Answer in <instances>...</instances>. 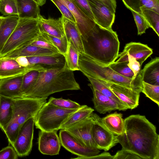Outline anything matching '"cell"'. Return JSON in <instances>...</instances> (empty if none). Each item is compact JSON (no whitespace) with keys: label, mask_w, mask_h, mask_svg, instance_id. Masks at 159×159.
I'll list each match as a JSON object with an SVG mask.
<instances>
[{"label":"cell","mask_w":159,"mask_h":159,"mask_svg":"<svg viewBox=\"0 0 159 159\" xmlns=\"http://www.w3.org/2000/svg\"><path fill=\"white\" fill-rule=\"evenodd\" d=\"M110 10L113 13H115L116 7V0H101Z\"/></svg>","instance_id":"cell-47"},{"label":"cell","mask_w":159,"mask_h":159,"mask_svg":"<svg viewBox=\"0 0 159 159\" xmlns=\"http://www.w3.org/2000/svg\"><path fill=\"white\" fill-rule=\"evenodd\" d=\"M38 24L40 33H45L59 38L65 36L62 15L58 19H46L40 15L38 18Z\"/></svg>","instance_id":"cell-20"},{"label":"cell","mask_w":159,"mask_h":159,"mask_svg":"<svg viewBox=\"0 0 159 159\" xmlns=\"http://www.w3.org/2000/svg\"><path fill=\"white\" fill-rule=\"evenodd\" d=\"M95 23L104 28L112 29L115 15L101 0H87Z\"/></svg>","instance_id":"cell-13"},{"label":"cell","mask_w":159,"mask_h":159,"mask_svg":"<svg viewBox=\"0 0 159 159\" xmlns=\"http://www.w3.org/2000/svg\"><path fill=\"white\" fill-rule=\"evenodd\" d=\"M35 117L30 118L22 125L12 146L19 157L28 156L32 150Z\"/></svg>","instance_id":"cell-11"},{"label":"cell","mask_w":159,"mask_h":159,"mask_svg":"<svg viewBox=\"0 0 159 159\" xmlns=\"http://www.w3.org/2000/svg\"><path fill=\"white\" fill-rule=\"evenodd\" d=\"M73 71L66 65L62 68L39 71L37 82L32 88L21 97L47 98L53 93L67 90L80 89Z\"/></svg>","instance_id":"cell-2"},{"label":"cell","mask_w":159,"mask_h":159,"mask_svg":"<svg viewBox=\"0 0 159 159\" xmlns=\"http://www.w3.org/2000/svg\"><path fill=\"white\" fill-rule=\"evenodd\" d=\"M18 15L4 17L0 25V52L16 28L19 21Z\"/></svg>","instance_id":"cell-26"},{"label":"cell","mask_w":159,"mask_h":159,"mask_svg":"<svg viewBox=\"0 0 159 159\" xmlns=\"http://www.w3.org/2000/svg\"><path fill=\"white\" fill-rule=\"evenodd\" d=\"M93 120L92 135L96 148L107 151L118 143L116 135L108 130L100 117L93 112L90 116Z\"/></svg>","instance_id":"cell-8"},{"label":"cell","mask_w":159,"mask_h":159,"mask_svg":"<svg viewBox=\"0 0 159 159\" xmlns=\"http://www.w3.org/2000/svg\"><path fill=\"white\" fill-rule=\"evenodd\" d=\"M89 16L94 20V18L87 0H73Z\"/></svg>","instance_id":"cell-46"},{"label":"cell","mask_w":159,"mask_h":159,"mask_svg":"<svg viewBox=\"0 0 159 159\" xmlns=\"http://www.w3.org/2000/svg\"><path fill=\"white\" fill-rule=\"evenodd\" d=\"M78 64L80 70L84 74L104 81L125 86L139 92L143 90L141 73L134 79L121 75L109 66L101 65L84 52H79Z\"/></svg>","instance_id":"cell-4"},{"label":"cell","mask_w":159,"mask_h":159,"mask_svg":"<svg viewBox=\"0 0 159 159\" xmlns=\"http://www.w3.org/2000/svg\"><path fill=\"white\" fill-rule=\"evenodd\" d=\"M141 14L145 18L150 27L159 36V13L148 9L141 10Z\"/></svg>","instance_id":"cell-35"},{"label":"cell","mask_w":159,"mask_h":159,"mask_svg":"<svg viewBox=\"0 0 159 159\" xmlns=\"http://www.w3.org/2000/svg\"><path fill=\"white\" fill-rule=\"evenodd\" d=\"M93 120L90 116L66 129L85 146L97 148L92 135Z\"/></svg>","instance_id":"cell-15"},{"label":"cell","mask_w":159,"mask_h":159,"mask_svg":"<svg viewBox=\"0 0 159 159\" xmlns=\"http://www.w3.org/2000/svg\"><path fill=\"white\" fill-rule=\"evenodd\" d=\"M126 7L141 14V10L148 9L159 13V0H122Z\"/></svg>","instance_id":"cell-29"},{"label":"cell","mask_w":159,"mask_h":159,"mask_svg":"<svg viewBox=\"0 0 159 159\" xmlns=\"http://www.w3.org/2000/svg\"><path fill=\"white\" fill-rule=\"evenodd\" d=\"M1 96L0 95V101H1Z\"/></svg>","instance_id":"cell-51"},{"label":"cell","mask_w":159,"mask_h":159,"mask_svg":"<svg viewBox=\"0 0 159 159\" xmlns=\"http://www.w3.org/2000/svg\"><path fill=\"white\" fill-rule=\"evenodd\" d=\"M94 110L87 105L81 107L71 114L61 125L60 129H66L89 118Z\"/></svg>","instance_id":"cell-30"},{"label":"cell","mask_w":159,"mask_h":159,"mask_svg":"<svg viewBox=\"0 0 159 159\" xmlns=\"http://www.w3.org/2000/svg\"><path fill=\"white\" fill-rule=\"evenodd\" d=\"M83 42L84 53L101 65L108 66L118 57L120 42L112 29L96 24L91 35Z\"/></svg>","instance_id":"cell-3"},{"label":"cell","mask_w":159,"mask_h":159,"mask_svg":"<svg viewBox=\"0 0 159 159\" xmlns=\"http://www.w3.org/2000/svg\"><path fill=\"white\" fill-rule=\"evenodd\" d=\"M39 74V70H30L24 74L21 88L22 96L32 88L37 80Z\"/></svg>","instance_id":"cell-33"},{"label":"cell","mask_w":159,"mask_h":159,"mask_svg":"<svg viewBox=\"0 0 159 159\" xmlns=\"http://www.w3.org/2000/svg\"><path fill=\"white\" fill-rule=\"evenodd\" d=\"M57 131H46L40 130L39 134V150L44 155H54L59 154L61 143Z\"/></svg>","instance_id":"cell-16"},{"label":"cell","mask_w":159,"mask_h":159,"mask_svg":"<svg viewBox=\"0 0 159 159\" xmlns=\"http://www.w3.org/2000/svg\"><path fill=\"white\" fill-rule=\"evenodd\" d=\"M48 102L56 106L67 110L78 109L82 106L78 103L69 99L57 98L53 97L50 98Z\"/></svg>","instance_id":"cell-38"},{"label":"cell","mask_w":159,"mask_h":159,"mask_svg":"<svg viewBox=\"0 0 159 159\" xmlns=\"http://www.w3.org/2000/svg\"><path fill=\"white\" fill-rule=\"evenodd\" d=\"M47 99L24 97L12 98L13 115L4 132L10 145L13 146L21 126L28 120L36 116L46 102Z\"/></svg>","instance_id":"cell-5"},{"label":"cell","mask_w":159,"mask_h":159,"mask_svg":"<svg viewBox=\"0 0 159 159\" xmlns=\"http://www.w3.org/2000/svg\"><path fill=\"white\" fill-rule=\"evenodd\" d=\"M31 44L39 47L52 50L59 52L56 48L48 42L40 34Z\"/></svg>","instance_id":"cell-44"},{"label":"cell","mask_w":159,"mask_h":159,"mask_svg":"<svg viewBox=\"0 0 159 159\" xmlns=\"http://www.w3.org/2000/svg\"><path fill=\"white\" fill-rule=\"evenodd\" d=\"M122 116L121 113L116 112L101 118V120L108 130L116 135H120L125 130L124 120Z\"/></svg>","instance_id":"cell-25"},{"label":"cell","mask_w":159,"mask_h":159,"mask_svg":"<svg viewBox=\"0 0 159 159\" xmlns=\"http://www.w3.org/2000/svg\"><path fill=\"white\" fill-rule=\"evenodd\" d=\"M152 53V49L147 45L131 42L126 44L122 52L119 54V58L115 62L119 63L128 61V56H130L135 58L142 66L143 62Z\"/></svg>","instance_id":"cell-14"},{"label":"cell","mask_w":159,"mask_h":159,"mask_svg":"<svg viewBox=\"0 0 159 159\" xmlns=\"http://www.w3.org/2000/svg\"><path fill=\"white\" fill-rule=\"evenodd\" d=\"M79 52L70 41H68L66 52L64 55L68 69L73 71L80 70L78 64Z\"/></svg>","instance_id":"cell-32"},{"label":"cell","mask_w":159,"mask_h":159,"mask_svg":"<svg viewBox=\"0 0 159 159\" xmlns=\"http://www.w3.org/2000/svg\"><path fill=\"white\" fill-rule=\"evenodd\" d=\"M108 83L113 92L128 109H133L138 107L139 92L121 85Z\"/></svg>","instance_id":"cell-19"},{"label":"cell","mask_w":159,"mask_h":159,"mask_svg":"<svg viewBox=\"0 0 159 159\" xmlns=\"http://www.w3.org/2000/svg\"><path fill=\"white\" fill-rule=\"evenodd\" d=\"M130 11L137 27L138 34L141 35L145 33L146 30L150 27L149 25L142 14L132 10Z\"/></svg>","instance_id":"cell-40"},{"label":"cell","mask_w":159,"mask_h":159,"mask_svg":"<svg viewBox=\"0 0 159 159\" xmlns=\"http://www.w3.org/2000/svg\"><path fill=\"white\" fill-rule=\"evenodd\" d=\"M142 92L159 106V85H152L143 81Z\"/></svg>","instance_id":"cell-39"},{"label":"cell","mask_w":159,"mask_h":159,"mask_svg":"<svg viewBox=\"0 0 159 159\" xmlns=\"http://www.w3.org/2000/svg\"><path fill=\"white\" fill-rule=\"evenodd\" d=\"M57 6L65 18L76 23L75 18L68 7L58 0H51Z\"/></svg>","instance_id":"cell-41"},{"label":"cell","mask_w":159,"mask_h":159,"mask_svg":"<svg viewBox=\"0 0 159 159\" xmlns=\"http://www.w3.org/2000/svg\"><path fill=\"white\" fill-rule=\"evenodd\" d=\"M15 58H0V79L23 74L29 70Z\"/></svg>","instance_id":"cell-22"},{"label":"cell","mask_w":159,"mask_h":159,"mask_svg":"<svg viewBox=\"0 0 159 159\" xmlns=\"http://www.w3.org/2000/svg\"><path fill=\"white\" fill-rule=\"evenodd\" d=\"M141 75L143 82L159 85V57L151 59L141 69Z\"/></svg>","instance_id":"cell-24"},{"label":"cell","mask_w":159,"mask_h":159,"mask_svg":"<svg viewBox=\"0 0 159 159\" xmlns=\"http://www.w3.org/2000/svg\"><path fill=\"white\" fill-rule=\"evenodd\" d=\"M18 157L14 148L11 145L0 150V159H17Z\"/></svg>","instance_id":"cell-42"},{"label":"cell","mask_w":159,"mask_h":159,"mask_svg":"<svg viewBox=\"0 0 159 159\" xmlns=\"http://www.w3.org/2000/svg\"><path fill=\"white\" fill-rule=\"evenodd\" d=\"M89 159H113V156L107 152H104L102 153L90 157Z\"/></svg>","instance_id":"cell-48"},{"label":"cell","mask_w":159,"mask_h":159,"mask_svg":"<svg viewBox=\"0 0 159 159\" xmlns=\"http://www.w3.org/2000/svg\"><path fill=\"white\" fill-rule=\"evenodd\" d=\"M58 0L65 5L70 11L75 18L82 41H86L95 27L96 23L73 0Z\"/></svg>","instance_id":"cell-10"},{"label":"cell","mask_w":159,"mask_h":159,"mask_svg":"<svg viewBox=\"0 0 159 159\" xmlns=\"http://www.w3.org/2000/svg\"><path fill=\"white\" fill-rule=\"evenodd\" d=\"M65 35L67 42L70 40L79 52H84L81 34L76 23L63 16Z\"/></svg>","instance_id":"cell-23"},{"label":"cell","mask_w":159,"mask_h":159,"mask_svg":"<svg viewBox=\"0 0 159 159\" xmlns=\"http://www.w3.org/2000/svg\"><path fill=\"white\" fill-rule=\"evenodd\" d=\"M57 53L60 52L30 44L15 50L3 56L0 58L16 59L20 57L38 56L52 54Z\"/></svg>","instance_id":"cell-21"},{"label":"cell","mask_w":159,"mask_h":159,"mask_svg":"<svg viewBox=\"0 0 159 159\" xmlns=\"http://www.w3.org/2000/svg\"><path fill=\"white\" fill-rule=\"evenodd\" d=\"M19 18L16 28L0 52V58L31 44L40 34L38 18Z\"/></svg>","instance_id":"cell-6"},{"label":"cell","mask_w":159,"mask_h":159,"mask_svg":"<svg viewBox=\"0 0 159 159\" xmlns=\"http://www.w3.org/2000/svg\"><path fill=\"white\" fill-rule=\"evenodd\" d=\"M128 63L129 61H127L117 63L115 61L108 66L112 70L121 75L129 78H134L141 72L135 76L133 71L129 67L128 65Z\"/></svg>","instance_id":"cell-36"},{"label":"cell","mask_w":159,"mask_h":159,"mask_svg":"<svg viewBox=\"0 0 159 159\" xmlns=\"http://www.w3.org/2000/svg\"><path fill=\"white\" fill-rule=\"evenodd\" d=\"M20 18L38 19L40 15L39 5L34 0H15Z\"/></svg>","instance_id":"cell-28"},{"label":"cell","mask_w":159,"mask_h":159,"mask_svg":"<svg viewBox=\"0 0 159 159\" xmlns=\"http://www.w3.org/2000/svg\"><path fill=\"white\" fill-rule=\"evenodd\" d=\"M0 12L4 16H18V8L15 0H0Z\"/></svg>","instance_id":"cell-37"},{"label":"cell","mask_w":159,"mask_h":159,"mask_svg":"<svg viewBox=\"0 0 159 159\" xmlns=\"http://www.w3.org/2000/svg\"><path fill=\"white\" fill-rule=\"evenodd\" d=\"M84 74L88 78L90 82L91 87L125 106L122 101L113 92L107 82L92 77L86 74Z\"/></svg>","instance_id":"cell-31"},{"label":"cell","mask_w":159,"mask_h":159,"mask_svg":"<svg viewBox=\"0 0 159 159\" xmlns=\"http://www.w3.org/2000/svg\"><path fill=\"white\" fill-rule=\"evenodd\" d=\"M113 159H142L139 156L129 151L121 149L113 156Z\"/></svg>","instance_id":"cell-43"},{"label":"cell","mask_w":159,"mask_h":159,"mask_svg":"<svg viewBox=\"0 0 159 159\" xmlns=\"http://www.w3.org/2000/svg\"><path fill=\"white\" fill-rule=\"evenodd\" d=\"M4 17V16H0V25L1 24V23L2 20H3V19Z\"/></svg>","instance_id":"cell-50"},{"label":"cell","mask_w":159,"mask_h":159,"mask_svg":"<svg viewBox=\"0 0 159 159\" xmlns=\"http://www.w3.org/2000/svg\"><path fill=\"white\" fill-rule=\"evenodd\" d=\"M128 59L129 61L128 65L129 67L133 71L134 75L137 76L141 72V66L139 62L133 57L128 56Z\"/></svg>","instance_id":"cell-45"},{"label":"cell","mask_w":159,"mask_h":159,"mask_svg":"<svg viewBox=\"0 0 159 159\" xmlns=\"http://www.w3.org/2000/svg\"><path fill=\"white\" fill-rule=\"evenodd\" d=\"M40 34L48 42L54 46L64 56L68 47V42L65 36L62 38H59L45 33H41Z\"/></svg>","instance_id":"cell-34"},{"label":"cell","mask_w":159,"mask_h":159,"mask_svg":"<svg viewBox=\"0 0 159 159\" xmlns=\"http://www.w3.org/2000/svg\"><path fill=\"white\" fill-rule=\"evenodd\" d=\"M61 145L71 153L78 156L75 159H89L99 153L97 148L87 147L82 144L65 129H61L59 133Z\"/></svg>","instance_id":"cell-9"},{"label":"cell","mask_w":159,"mask_h":159,"mask_svg":"<svg viewBox=\"0 0 159 159\" xmlns=\"http://www.w3.org/2000/svg\"><path fill=\"white\" fill-rule=\"evenodd\" d=\"M16 59L20 64L22 66L28 67V63L25 57H20L16 58Z\"/></svg>","instance_id":"cell-49"},{"label":"cell","mask_w":159,"mask_h":159,"mask_svg":"<svg viewBox=\"0 0 159 159\" xmlns=\"http://www.w3.org/2000/svg\"><path fill=\"white\" fill-rule=\"evenodd\" d=\"M78 109H65L46 102L35 116L34 125L42 131H57L65 120Z\"/></svg>","instance_id":"cell-7"},{"label":"cell","mask_w":159,"mask_h":159,"mask_svg":"<svg viewBox=\"0 0 159 159\" xmlns=\"http://www.w3.org/2000/svg\"><path fill=\"white\" fill-rule=\"evenodd\" d=\"M29 70L39 71L63 68L66 65L64 55L60 53L38 56L25 57Z\"/></svg>","instance_id":"cell-12"},{"label":"cell","mask_w":159,"mask_h":159,"mask_svg":"<svg viewBox=\"0 0 159 159\" xmlns=\"http://www.w3.org/2000/svg\"><path fill=\"white\" fill-rule=\"evenodd\" d=\"M24 74L0 79V95L11 98L21 97Z\"/></svg>","instance_id":"cell-18"},{"label":"cell","mask_w":159,"mask_h":159,"mask_svg":"<svg viewBox=\"0 0 159 159\" xmlns=\"http://www.w3.org/2000/svg\"><path fill=\"white\" fill-rule=\"evenodd\" d=\"M13 111L12 98L1 96L0 102V128L4 133L11 120Z\"/></svg>","instance_id":"cell-27"},{"label":"cell","mask_w":159,"mask_h":159,"mask_svg":"<svg viewBox=\"0 0 159 159\" xmlns=\"http://www.w3.org/2000/svg\"><path fill=\"white\" fill-rule=\"evenodd\" d=\"M123 134L116 136L122 149L142 159H159V135L156 126L145 116L133 115L124 119Z\"/></svg>","instance_id":"cell-1"},{"label":"cell","mask_w":159,"mask_h":159,"mask_svg":"<svg viewBox=\"0 0 159 159\" xmlns=\"http://www.w3.org/2000/svg\"><path fill=\"white\" fill-rule=\"evenodd\" d=\"M91 88L93 93L92 101L94 108L99 113L104 114L116 110L125 111L128 109L112 98Z\"/></svg>","instance_id":"cell-17"}]
</instances>
